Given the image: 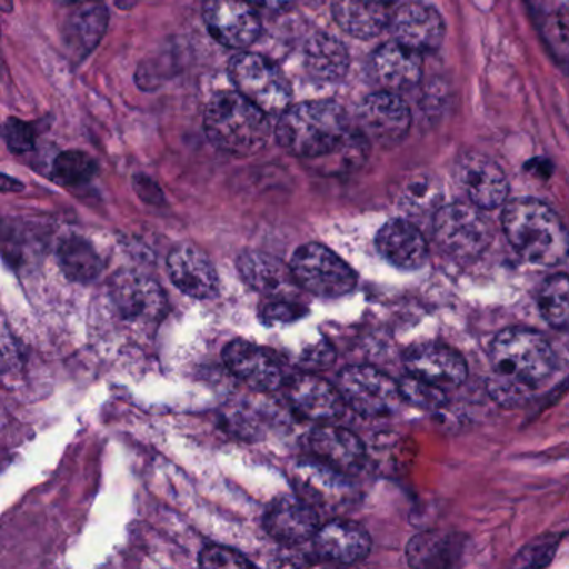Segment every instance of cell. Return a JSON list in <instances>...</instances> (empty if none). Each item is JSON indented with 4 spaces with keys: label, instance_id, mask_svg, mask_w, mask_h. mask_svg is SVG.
I'll use <instances>...</instances> for the list:
<instances>
[{
    "label": "cell",
    "instance_id": "cell-39",
    "mask_svg": "<svg viewBox=\"0 0 569 569\" xmlns=\"http://www.w3.org/2000/svg\"><path fill=\"white\" fill-rule=\"evenodd\" d=\"M249 2L262 11L272 12V14H282L295 4V0H249Z\"/></svg>",
    "mask_w": 569,
    "mask_h": 569
},
{
    "label": "cell",
    "instance_id": "cell-31",
    "mask_svg": "<svg viewBox=\"0 0 569 569\" xmlns=\"http://www.w3.org/2000/svg\"><path fill=\"white\" fill-rule=\"evenodd\" d=\"M402 399L421 409H438L446 405L445 389L409 375L399 382Z\"/></svg>",
    "mask_w": 569,
    "mask_h": 569
},
{
    "label": "cell",
    "instance_id": "cell-16",
    "mask_svg": "<svg viewBox=\"0 0 569 569\" xmlns=\"http://www.w3.org/2000/svg\"><path fill=\"white\" fill-rule=\"evenodd\" d=\"M168 271L176 288L194 299L218 295L219 278L211 259L192 244H179L168 258Z\"/></svg>",
    "mask_w": 569,
    "mask_h": 569
},
{
    "label": "cell",
    "instance_id": "cell-17",
    "mask_svg": "<svg viewBox=\"0 0 569 569\" xmlns=\"http://www.w3.org/2000/svg\"><path fill=\"white\" fill-rule=\"evenodd\" d=\"M389 28L392 29L396 42L419 54L438 49L446 32L438 11L419 2L396 9Z\"/></svg>",
    "mask_w": 569,
    "mask_h": 569
},
{
    "label": "cell",
    "instance_id": "cell-22",
    "mask_svg": "<svg viewBox=\"0 0 569 569\" xmlns=\"http://www.w3.org/2000/svg\"><path fill=\"white\" fill-rule=\"evenodd\" d=\"M288 398L299 416L312 421H331L339 418L346 406L339 388L312 375L292 379Z\"/></svg>",
    "mask_w": 569,
    "mask_h": 569
},
{
    "label": "cell",
    "instance_id": "cell-27",
    "mask_svg": "<svg viewBox=\"0 0 569 569\" xmlns=\"http://www.w3.org/2000/svg\"><path fill=\"white\" fill-rule=\"evenodd\" d=\"M58 259L62 272L79 284L96 281L104 269L102 259L99 258L91 242L79 236H69L59 244Z\"/></svg>",
    "mask_w": 569,
    "mask_h": 569
},
{
    "label": "cell",
    "instance_id": "cell-18",
    "mask_svg": "<svg viewBox=\"0 0 569 569\" xmlns=\"http://www.w3.org/2000/svg\"><path fill=\"white\" fill-rule=\"evenodd\" d=\"M319 558L336 565H355L371 551V536L361 525L348 519H335L319 528L315 536Z\"/></svg>",
    "mask_w": 569,
    "mask_h": 569
},
{
    "label": "cell",
    "instance_id": "cell-6",
    "mask_svg": "<svg viewBox=\"0 0 569 569\" xmlns=\"http://www.w3.org/2000/svg\"><path fill=\"white\" fill-rule=\"evenodd\" d=\"M229 74L238 91L269 116H281L291 108V86L279 66L266 56H234L229 62Z\"/></svg>",
    "mask_w": 569,
    "mask_h": 569
},
{
    "label": "cell",
    "instance_id": "cell-14",
    "mask_svg": "<svg viewBox=\"0 0 569 569\" xmlns=\"http://www.w3.org/2000/svg\"><path fill=\"white\" fill-rule=\"evenodd\" d=\"M224 361L231 372L256 391H276L284 382V369L279 359L268 349L252 342H231L224 349Z\"/></svg>",
    "mask_w": 569,
    "mask_h": 569
},
{
    "label": "cell",
    "instance_id": "cell-12",
    "mask_svg": "<svg viewBox=\"0 0 569 569\" xmlns=\"http://www.w3.org/2000/svg\"><path fill=\"white\" fill-rule=\"evenodd\" d=\"M408 375L441 389H455L468 378L465 358L449 346L425 342L412 346L405 355Z\"/></svg>",
    "mask_w": 569,
    "mask_h": 569
},
{
    "label": "cell",
    "instance_id": "cell-19",
    "mask_svg": "<svg viewBox=\"0 0 569 569\" xmlns=\"http://www.w3.org/2000/svg\"><path fill=\"white\" fill-rule=\"evenodd\" d=\"M379 254L402 271H416L428 261V242L422 232L405 219H392L376 236Z\"/></svg>",
    "mask_w": 569,
    "mask_h": 569
},
{
    "label": "cell",
    "instance_id": "cell-4",
    "mask_svg": "<svg viewBox=\"0 0 569 569\" xmlns=\"http://www.w3.org/2000/svg\"><path fill=\"white\" fill-rule=\"evenodd\" d=\"M204 129L209 142L232 158L258 154L271 138L268 112L239 91L212 96L204 112Z\"/></svg>",
    "mask_w": 569,
    "mask_h": 569
},
{
    "label": "cell",
    "instance_id": "cell-28",
    "mask_svg": "<svg viewBox=\"0 0 569 569\" xmlns=\"http://www.w3.org/2000/svg\"><path fill=\"white\" fill-rule=\"evenodd\" d=\"M456 542L439 532H419L409 541L406 556L415 568H446L455 565Z\"/></svg>",
    "mask_w": 569,
    "mask_h": 569
},
{
    "label": "cell",
    "instance_id": "cell-30",
    "mask_svg": "<svg viewBox=\"0 0 569 569\" xmlns=\"http://www.w3.org/2000/svg\"><path fill=\"white\" fill-rule=\"evenodd\" d=\"M52 172L61 184L76 188V186L88 184L94 179L98 174V162L86 152L66 151L54 159Z\"/></svg>",
    "mask_w": 569,
    "mask_h": 569
},
{
    "label": "cell",
    "instance_id": "cell-37",
    "mask_svg": "<svg viewBox=\"0 0 569 569\" xmlns=\"http://www.w3.org/2000/svg\"><path fill=\"white\" fill-rule=\"evenodd\" d=\"M302 365L306 368H322L332 361V351L329 346L319 345L318 348L309 349L301 358Z\"/></svg>",
    "mask_w": 569,
    "mask_h": 569
},
{
    "label": "cell",
    "instance_id": "cell-10",
    "mask_svg": "<svg viewBox=\"0 0 569 569\" xmlns=\"http://www.w3.org/2000/svg\"><path fill=\"white\" fill-rule=\"evenodd\" d=\"M358 118L362 134L385 148L398 146L411 128V111L396 92H376L366 98Z\"/></svg>",
    "mask_w": 569,
    "mask_h": 569
},
{
    "label": "cell",
    "instance_id": "cell-26",
    "mask_svg": "<svg viewBox=\"0 0 569 569\" xmlns=\"http://www.w3.org/2000/svg\"><path fill=\"white\" fill-rule=\"evenodd\" d=\"M308 74L321 84H336L348 74L349 54L341 41L328 32H316L305 48Z\"/></svg>",
    "mask_w": 569,
    "mask_h": 569
},
{
    "label": "cell",
    "instance_id": "cell-35",
    "mask_svg": "<svg viewBox=\"0 0 569 569\" xmlns=\"http://www.w3.org/2000/svg\"><path fill=\"white\" fill-rule=\"evenodd\" d=\"M36 132L34 126L21 121L18 118H9L4 124V141L12 154H26L34 151Z\"/></svg>",
    "mask_w": 569,
    "mask_h": 569
},
{
    "label": "cell",
    "instance_id": "cell-33",
    "mask_svg": "<svg viewBox=\"0 0 569 569\" xmlns=\"http://www.w3.org/2000/svg\"><path fill=\"white\" fill-rule=\"evenodd\" d=\"M439 191L435 181L428 178H419L406 188L402 196V206L409 212H426L435 208L439 201Z\"/></svg>",
    "mask_w": 569,
    "mask_h": 569
},
{
    "label": "cell",
    "instance_id": "cell-8",
    "mask_svg": "<svg viewBox=\"0 0 569 569\" xmlns=\"http://www.w3.org/2000/svg\"><path fill=\"white\" fill-rule=\"evenodd\" d=\"M338 388L346 405L365 418L395 415L405 401L399 382L369 366L346 368L339 375Z\"/></svg>",
    "mask_w": 569,
    "mask_h": 569
},
{
    "label": "cell",
    "instance_id": "cell-15",
    "mask_svg": "<svg viewBox=\"0 0 569 569\" xmlns=\"http://www.w3.org/2000/svg\"><path fill=\"white\" fill-rule=\"evenodd\" d=\"M264 526L276 541L289 546L311 541L321 528L315 506L296 496L276 499L266 511Z\"/></svg>",
    "mask_w": 569,
    "mask_h": 569
},
{
    "label": "cell",
    "instance_id": "cell-43",
    "mask_svg": "<svg viewBox=\"0 0 569 569\" xmlns=\"http://www.w3.org/2000/svg\"><path fill=\"white\" fill-rule=\"evenodd\" d=\"M2 9H4V12H11V0H2Z\"/></svg>",
    "mask_w": 569,
    "mask_h": 569
},
{
    "label": "cell",
    "instance_id": "cell-25",
    "mask_svg": "<svg viewBox=\"0 0 569 569\" xmlns=\"http://www.w3.org/2000/svg\"><path fill=\"white\" fill-rule=\"evenodd\" d=\"M108 26L109 11L101 0L81 2L66 24V44L71 58L84 61L104 38Z\"/></svg>",
    "mask_w": 569,
    "mask_h": 569
},
{
    "label": "cell",
    "instance_id": "cell-11",
    "mask_svg": "<svg viewBox=\"0 0 569 569\" xmlns=\"http://www.w3.org/2000/svg\"><path fill=\"white\" fill-rule=\"evenodd\" d=\"M109 295L119 315L129 321H159L168 309L161 286L134 271L118 272L111 279Z\"/></svg>",
    "mask_w": 569,
    "mask_h": 569
},
{
    "label": "cell",
    "instance_id": "cell-44",
    "mask_svg": "<svg viewBox=\"0 0 569 569\" xmlns=\"http://www.w3.org/2000/svg\"><path fill=\"white\" fill-rule=\"evenodd\" d=\"M66 2H68V4H72V2H78V0H66Z\"/></svg>",
    "mask_w": 569,
    "mask_h": 569
},
{
    "label": "cell",
    "instance_id": "cell-2",
    "mask_svg": "<svg viewBox=\"0 0 569 569\" xmlns=\"http://www.w3.org/2000/svg\"><path fill=\"white\" fill-rule=\"evenodd\" d=\"M348 114L335 101H306L291 106L279 116L278 142L296 158H326L338 151L351 138Z\"/></svg>",
    "mask_w": 569,
    "mask_h": 569
},
{
    "label": "cell",
    "instance_id": "cell-34",
    "mask_svg": "<svg viewBox=\"0 0 569 569\" xmlns=\"http://www.w3.org/2000/svg\"><path fill=\"white\" fill-rule=\"evenodd\" d=\"M199 565H201L202 568L244 569L252 568L254 562L249 561L244 555L234 551V549L212 545L206 546V548L202 549L201 555H199Z\"/></svg>",
    "mask_w": 569,
    "mask_h": 569
},
{
    "label": "cell",
    "instance_id": "cell-36",
    "mask_svg": "<svg viewBox=\"0 0 569 569\" xmlns=\"http://www.w3.org/2000/svg\"><path fill=\"white\" fill-rule=\"evenodd\" d=\"M556 551L555 539H539L526 546L516 559V566H529V568H539L551 561Z\"/></svg>",
    "mask_w": 569,
    "mask_h": 569
},
{
    "label": "cell",
    "instance_id": "cell-3",
    "mask_svg": "<svg viewBox=\"0 0 569 569\" xmlns=\"http://www.w3.org/2000/svg\"><path fill=\"white\" fill-rule=\"evenodd\" d=\"M502 229L515 251L531 264H561L569 256V232L555 211L538 199L508 202Z\"/></svg>",
    "mask_w": 569,
    "mask_h": 569
},
{
    "label": "cell",
    "instance_id": "cell-1",
    "mask_svg": "<svg viewBox=\"0 0 569 569\" xmlns=\"http://www.w3.org/2000/svg\"><path fill=\"white\" fill-rule=\"evenodd\" d=\"M492 378L489 392L502 406L525 401L555 371V351L545 336L525 328H509L492 339Z\"/></svg>",
    "mask_w": 569,
    "mask_h": 569
},
{
    "label": "cell",
    "instance_id": "cell-7",
    "mask_svg": "<svg viewBox=\"0 0 569 569\" xmlns=\"http://www.w3.org/2000/svg\"><path fill=\"white\" fill-rule=\"evenodd\" d=\"M291 269L298 284L318 298H341L358 282L351 266L318 242L301 246L292 256Z\"/></svg>",
    "mask_w": 569,
    "mask_h": 569
},
{
    "label": "cell",
    "instance_id": "cell-20",
    "mask_svg": "<svg viewBox=\"0 0 569 569\" xmlns=\"http://www.w3.org/2000/svg\"><path fill=\"white\" fill-rule=\"evenodd\" d=\"M238 271L249 288L266 298H295L296 288H301L291 268L264 252L248 251L239 256Z\"/></svg>",
    "mask_w": 569,
    "mask_h": 569
},
{
    "label": "cell",
    "instance_id": "cell-40",
    "mask_svg": "<svg viewBox=\"0 0 569 569\" xmlns=\"http://www.w3.org/2000/svg\"><path fill=\"white\" fill-rule=\"evenodd\" d=\"M2 189L4 192L9 191H21L22 184L19 181H14V179L9 178L8 174L2 176Z\"/></svg>",
    "mask_w": 569,
    "mask_h": 569
},
{
    "label": "cell",
    "instance_id": "cell-9",
    "mask_svg": "<svg viewBox=\"0 0 569 569\" xmlns=\"http://www.w3.org/2000/svg\"><path fill=\"white\" fill-rule=\"evenodd\" d=\"M202 18L209 34L229 49H246L262 32L258 8L249 0H204Z\"/></svg>",
    "mask_w": 569,
    "mask_h": 569
},
{
    "label": "cell",
    "instance_id": "cell-5",
    "mask_svg": "<svg viewBox=\"0 0 569 569\" xmlns=\"http://www.w3.org/2000/svg\"><path fill=\"white\" fill-rule=\"evenodd\" d=\"M435 241L455 261L471 262L489 248L492 232L478 206L455 202L436 211Z\"/></svg>",
    "mask_w": 569,
    "mask_h": 569
},
{
    "label": "cell",
    "instance_id": "cell-24",
    "mask_svg": "<svg viewBox=\"0 0 569 569\" xmlns=\"http://www.w3.org/2000/svg\"><path fill=\"white\" fill-rule=\"evenodd\" d=\"M372 74L385 91H408L421 79V54L399 42H388L372 54Z\"/></svg>",
    "mask_w": 569,
    "mask_h": 569
},
{
    "label": "cell",
    "instance_id": "cell-21",
    "mask_svg": "<svg viewBox=\"0 0 569 569\" xmlns=\"http://www.w3.org/2000/svg\"><path fill=\"white\" fill-rule=\"evenodd\" d=\"M399 0H332L339 28L356 39H372L391 26Z\"/></svg>",
    "mask_w": 569,
    "mask_h": 569
},
{
    "label": "cell",
    "instance_id": "cell-32",
    "mask_svg": "<svg viewBox=\"0 0 569 569\" xmlns=\"http://www.w3.org/2000/svg\"><path fill=\"white\" fill-rule=\"evenodd\" d=\"M308 308L295 298H268L262 305L261 318L266 325H289L305 318Z\"/></svg>",
    "mask_w": 569,
    "mask_h": 569
},
{
    "label": "cell",
    "instance_id": "cell-38",
    "mask_svg": "<svg viewBox=\"0 0 569 569\" xmlns=\"http://www.w3.org/2000/svg\"><path fill=\"white\" fill-rule=\"evenodd\" d=\"M134 184L139 196H141L144 201L151 202V204H158L159 201H162V192L159 191L158 186H156L151 179L138 176V178L134 179Z\"/></svg>",
    "mask_w": 569,
    "mask_h": 569
},
{
    "label": "cell",
    "instance_id": "cell-41",
    "mask_svg": "<svg viewBox=\"0 0 569 569\" xmlns=\"http://www.w3.org/2000/svg\"><path fill=\"white\" fill-rule=\"evenodd\" d=\"M561 32L565 36L566 42L569 44V11L561 16Z\"/></svg>",
    "mask_w": 569,
    "mask_h": 569
},
{
    "label": "cell",
    "instance_id": "cell-13",
    "mask_svg": "<svg viewBox=\"0 0 569 569\" xmlns=\"http://www.w3.org/2000/svg\"><path fill=\"white\" fill-rule=\"evenodd\" d=\"M459 184L468 194L469 201L479 209H496L505 204L509 194L505 172L485 156L468 152L459 159L456 168Z\"/></svg>",
    "mask_w": 569,
    "mask_h": 569
},
{
    "label": "cell",
    "instance_id": "cell-23",
    "mask_svg": "<svg viewBox=\"0 0 569 569\" xmlns=\"http://www.w3.org/2000/svg\"><path fill=\"white\" fill-rule=\"evenodd\" d=\"M309 445L322 465L329 466L341 475L359 471L365 465V445L349 429L339 428V426H321L311 432Z\"/></svg>",
    "mask_w": 569,
    "mask_h": 569
},
{
    "label": "cell",
    "instance_id": "cell-29",
    "mask_svg": "<svg viewBox=\"0 0 569 569\" xmlns=\"http://www.w3.org/2000/svg\"><path fill=\"white\" fill-rule=\"evenodd\" d=\"M538 309L551 328L569 329V276H552L542 282Z\"/></svg>",
    "mask_w": 569,
    "mask_h": 569
},
{
    "label": "cell",
    "instance_id": "cell-42",
    "mask_svg": "<svg viewBox=\"0 0 569 569\" xmlns=\"http://www.w3.org/2000/svg\"><path fill=\"white\" fill-rule=\"evenodd\" d=\"M306 4L312 6V8H316V6L325 4V2H328V0H305Z\"/></svg>",
    "mask_w": 569,
    "mask_h": 569
}]
</instances>
